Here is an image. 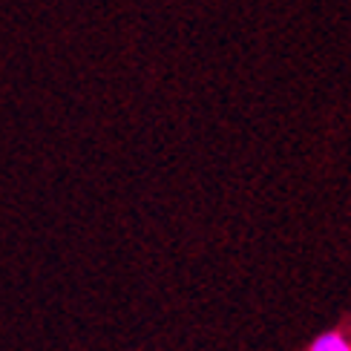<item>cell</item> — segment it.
<instances>
[{"label":"cell","instance_id":"obj_1","mask_svg":"<svg viewBox=\"0 0 351 351\" xmlns=\"http://www.w3.org/2000/svg\"><path fill=\"white\" fill-rule=\"evenodd\" d=\"M308 351H351V340L343 331H326L311 340Z\"/></svg>","mask_w":351,"mask_h":351}]
</instances>
